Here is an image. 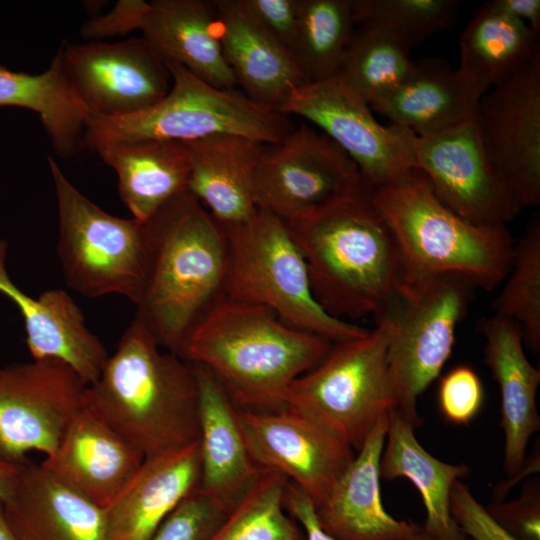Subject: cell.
<instances>
[{"label": "cell", "mask_w": 540, "mask_h": 540, "mask_svg": "<svg viewBox=\"0 0 540 540\" xmlns=\"http://www.w3.org/2000/svg\"><path fill=\"white\" fill-rule=\"evenodd\" d=\"M331 346L264 306L220 296L190 331L180 357L206 368L236 408L264 413L286 407L290 385Z\"/></svg>", "instance_id": "obj_1"}, {"label": "cell", "mask_w": 540, "mask_h": 540, "mask_svg": "<svg viewBox=\"0 0 540 540\" xmlns=\"http://www.w3.org/2000/svg\"><path fill=\"white\" fill-rule=\"evenodd\" d=\"M371 200L398 251L397 294L414 293L447 277L490 291L507 277L515 250L507 227L462 218L438 199L420 171L374 188Z\"/></svg>", "instance_id": "obj_2"}, {"label": "cell", "mask_w": 540, "mask_h": 540, "mask_svg": "<svg viewBox=\"0 0 540 540\" xmlns=\"http://www.w3.org/2000/svg\"><path fill=\"white\" fill-rule=\"evenodd\" d=\"M372 190L285 222L304 257L315 300L344 321L377 320L398 291V251Z\"/></svg>", "instance_id": "obj_3"}, {"label": "cell", "mask_w": 540, "mask_h": 540, "mask_svg": "<svg viewBox=\"0 0 540 540\" xmlns=\"http://www.w3.org/2000/svg\"><path fill=\"white\" fill-rule=\"evenodd\" d=\"M85 403L145 458L199 439L195 365L164 351L135 317Z\"/></svg>", "instance_id": "obj_4"}, {"label": "cell", "mask_w": 540, "mask_h": 540, "mask_svg": "<svg viewBox=\"0 0 540 540\" xmlns=\"http://www.w3.org/2000/svg\"><path fill=\"white\" fill-rule=\"evenodd\" d=\"M144 224L148 267L135 318L163 350L180 356L194 325L221 296L226 236L188 191Z\"/></svg>", "instance_id": "obj_5"}, {"label": "cell", "mask_w": 540, "mask_h": 540, "mask_svg": "<svg viewBox=\"0 0 540 540\" xmlns=\"http://www.w3.org/2000/svg\"><path fill=\"white\" fill-rule=\"evenodd\" d=\"M222 229L227 266L221 296L264 306L287 325L332 344L368 332L332 317L317 303L304 257L283 220L259 209L249 222Z\"/></svg>", "instance_id": "obj_6"}, {"label": "cell", "mask_w": 540, "mask_h": 540, "mask_svg": "<svg viewBox=\"0 0 540 540\" xmlns=\"http://www.w3.org/2000/svg\"><path fill=\"white\" fill-rule=\"evenodd\" d=\"M172 84L153 106L119 118H90L84 146L141 139L187 142L235 135L269 146L293 129L287 115L243 92L217 88L179 64L166 62Z\"/></svg>", "instance_id": "obj_7"}, {"label": "cell", "mask_w": 540, "mask_h": 540, "mask_svg": "<svg viewBox=\"0 0 540 540\" xmlns=\"http://www.w3.org/2000/svg\"><path fill=\"white\" fill-rule=\"evenodd\" d=\"M57 213V255L68 287L82 296L120 295L137 304L146 279L145 224L111 215L81 193L48 157Z\"/></svg>", "instance_id": "obj_8"}, {"label": "cell", "mask_w": 540, "mask_h": 540, "mask_svg": "<svg viewBox=\"0 0 540 540\" xmlns=\"http://www.w3.org/2000/svg\"><path fill=\"white\" fill-rule=\"evenodd\" d=\"M332 344L314 368L290 385L286 405L316 419L357 452L379 420L397 408L387 366L390 323Z\"/></svg>", "instance_id": "obj_9"}, {"label": "cell", "mask_w": 540, "mask_h": 540, "mask_svg": "<svg viewBox=\"0 0 540 540\" xmlns=\"http://www.w3.org/2000/svg\"><path fill=\"white\" fill-rule=\"evenodd\" d=\"M472 289L456 278L438 279L414 293L396 295L382 315L390 323L387 366L396 409L415 428L422 423L418 397L449 359Z\"/></svg>", "instance_id": "obj_10"}, {"label": "cell", "mask_w": 540, "mask_h": 540, "mask_svg": "<svg viewBox=\"0 0 540 540\" xmlns=\"http://www.w3.org/2000/svg\"><path fill=\"white\" fill-rule=\"evenodd\" d=\"M372 189L342 148L307 125L264 146L255 177L258 208L284 222Z\"/></svg>", "instance_id": "obj_11"}, {"label": "cell", "mask_w": 540, "mask_h": 540, "mask_svg": "<svg viewBox=\"0 0 540 540\" xmlns=\"http://www.w3.org/2000/svg\"><path fill=\"white\" fill-rule=\"evenodd\" d=\"M315 124L342 148L374 189L414 170L413 134L380 124L369 105L338 75L295 89L278 109Z\"/></svg>", "instance_id": "obj_12"}, {"label": "cell", "mask_w": 540, "mask_h": 540, "mask_svg": "<svg viewBox=\"0 0 540 540\" xmlns=\"http://www.w3.org/2000/svg\"><path fill=\"white\" fill-rule=\"evenodd\" d=\"M86 388L57 360L0 367V459L20 464L32 451L51 457L85 404Z\"/></svg>", "instance_id": "obj_13"}, {"label": "cell", "mask_w": 540, "mask_h": 540, "mask_svg": "<svg viewBox=\"0 0 540 540\" xmlns=\"http://www.w3.org/2000/svg\"><path fill=\"white\" fill-rule=\"evenodd\" d=\"M412 154L438 199L462 218L506 226L521 212L487 156L475 116L437 134L413 135Z\"/></svg>", "instance_id": "obj_14"}, {"label": "cell", "mask_w": 540, "mask_h": 540, "mask_svg": "<svg viewBox=\"0 0 540 540\" xmlns=\"http://www.w3.org/2000/svg\"><path fill=\"white\" fill-rule=\"evenodd\" d=\"M65 73L90 118H119L163 99L172 78L164 59L143 38L61 43Z\"/></svg>", "instance_id": "obj_15"}, {"label": "cell", "mask_w": 540, "mask_h": 540, "mask_svg": "<svg viewBox=\"0 0 540 540\" xmlns=\"http://www.w3.org/2000/svg\"><path fill=\"white\" fill-rule=\"evenodd\" d=\"M237 416L254 461L283 475L314 507L326 500L356 454L331 429L288 405L264 413L237 408Z\"/></svg>", "instance_id": "obj_16"}, {"label": "cell", "mask_w": 540, "mask_h": 540, "mask_svg": "<svg viewBox=\"0 0 540 540\" xmlns=\"http://www.w3.org/2000/svg\"><path fill=\"white\" fill-rule=\"evenodd\" d=\"M484 149L521 208L540 204V57L480 99Z\"/></svg>", "instance_id": "obj_17"}, {"label": "cell", "mask_w": 540, "mask_h": 540, "mask_svg": "<svg viewBox=\"0 0 540 540\" xmlns=\"http://www.w3.org/2000/svg\"><path fill=\"white\" fill-rule=\"evenodd\" d=\"M7 244L0 239V293L19 310L32 360L52 359L70 367L90 386L100 377L109 355L87 327L74 299L62 289L34 298L21 290L8 274Z\"/></svg>", "instance_id": "obj_18"}, {"label": "cell", "mask_w": 540, "mask_h": 540, "mask_svg": "<svg viewBox=\"0 0 540 540\" xmlns=\"http://www.w3.org/2000/svg\"><path fill=\"white\" fill-rule=\"evenodd\" d=\"M145 456L86 403L75 414L55 453L42 465L106 509L131 482Z\"/></svg>", "instance_id": "obj_19"}, {"label": "cell", "mask_w": 540, "mask_h": 540, "mask_svg": "<svg viewBox=\"0 0 540 540\" xmlns=\"http://www.w3.org/2000/svg\"><path fill=\"white\" fill-rule=\"evenodd\" d=\"M389 414L379 420L326 500L314 507L320 528L336 540H408L423 527L392 517L380 494V458Z\"/></svg>", "instance_id": "obj_20"}, {"label": "cell", "mask_w": 540, "mask_h": 540, "mask_svg": "<svg viewBox=\"0 0 540 540\" xmlns=\"http://www.w3.org/2000/svg\"><path fill=\"white\" fill-rule=\"evenodd\" d=\"M18 540H107L106 510L29 459L2 503Z\"/></svg>", "instance_id": "obj_21"}, {"label": "cell", "mask_w": 540, "mask_h": 540, "mask_svg": "<svg viewBox=\"0 0 540 540\" xmlns=\"http://www.w3.org/2000/svg\"><path fill=\"white\" fill-rule=\"evenodd\" d=\"M189 156L188 192L222 228L249 222L259 208L255 177L265 145L235 135L183 142Z\"/></svg>", "instance_id": "obj_22"}, {"label": "cell", "mask_w": 540, "mask_h": 540, "mask_svg": "<svg viewBox=\"0 0 540 540\" xmlns=\"http://www.w3.org/2000/svg\"><path fill=\"white\" fill-rule=\"evenodd\" d=\"M480 330L485 363L500 388L503 465L512 476L523 466L528 442L540 429L536 403L540 371L527 359L521 328L513 320L494 314L481 321Z\"/></svg>", "instance_id": "obj_23"}, {"label": "cell", "mask_w": 540, "mask_h": 540, "mask_svg": "<svg viewBox=\"0 0 540 540\" xmlns=\"http://www.w3.org/2000/svg\"><path fill=\"white\" fill-rule=\"evenodd\" d=\"M194 365L199 383L200 488L230 513L263 468L249 452L236 406L206 368Z\"/></svg>", "instance_id": "obj_24"}, {"label": "cell", "mask_w": 540, "mask_h": 540, "mask_svg": "<svg viewBox=\"0 0 540 540\" xmlns=\"http://www.w3.org/2000/svg\"><path fill=\"white\" fill-rule=\"evenodd\" d=\"M199 442L147 457L107 507V540H148L161 522L200 486Z\"/></svg>", "instance_id": "obj_25"}, {"label": "cell", "mask_w": 540, "mask_h": 540, "mask_svg": "<svg viewBox=\"0 0 540 540\" xmlns=\"http://www.w3.org/2000/svg\"><path fill=\"white\" fill-rule=\"evenodd\" d=\"M223 56L250 99L279 109L307 83L294 56L250 15L241 0H215Z\"/></svg>", "instance_id": "obj_26"}, {"label": "cell", "mask_w": 540, "mask_h": 540, "mask_svg": "<svg viewBox=\"0 0 540 540\" xmlns=\"http://www.w3.org/2000/svg\"><path fill=\"white\" fill-rule=\"evenodd\" d=\"M487 91L447 62L425 58L414 62L404 82L370 108L392 125L424 137L474 117Z\"/></svg>", "instance_id": "obj_27"}, {"label": "cell", "mask_w": 540, "mask_h": 540, "mask_svg": "<svg viewBox=\"0 0 540 540\" xmlns=\"http://www.w3.org/2000/svg\"><path fill=\"white\" fill-rule=\"evenodd\" d=\"M140 31L165 62L179 64L217 88L237 85L223 56L214 1H151Z\"/></svg>", "instance_id": "obj_28"}, {"label": "cell", "mask_w": 540, "mask_h": 540, "mask_svg": "<svg viewBox=\"0 0 540 540\" xmlns=\"http://www.w3.org/2000/svg\"><path fill=\"white\" fill-rule=\"evenodd\" d=\"M91 150L115 171L120 198L139 221H147L166 203L188 191L190 164L183 142L115 141Z\"/></svg>", "instance_id": "obj_29"}, {"label": "cell", "mask_w": 540, "mask_h": 540, "mask_svg": "<svg viewBox=\"0 0 540 540\" xmlns=\"http://www.w3.org/2000/svg\"><path fill=\"white\" fill-rule=\"evenodd\" d=\"M414 430L396 408L390 411L380 458V478L405 477L415 485L426 511L422 527L433 539L466 540L450 515L449 502L454 483L468 472V467L435 458L419 443Z\"/></svg>", "instance_id": "obj_30"}, {"label": "cell", "mask_w": 540, "mask_h": 540, "mask_svg": "<svg viewBox=\"0 0 540 540\" xmlns=\"http://www.w3.org/2000/svg\"><path fill=\"white\" fill-rule=\"evenodd\" d=\"M3 106L36 112L60 157L70 158L84 147L90 114L65 73L61 46L40 74L0 66V107Z\"/></svg>", "instance_id": "obj_31"}, {"label": "cell", "mask_w": 540, "mask_h": 540, "mask_svg": "<svg viewBox=\"0 0 540 540\" xmlns=\"http://www.w3.org/2000/svg\"><path fill=\"white\" fill-rule=\"evenodd\" d=\"M539 35L486 2L460 37L458 70L489 90L540 57Z\"/></svg>", "instance_id": "obj_32"}, {"label": "cell", "mask_w": 540, "mask_h": 540, "mask_svg": "<svg viewBox=\"0 0 540 540\" xmlns=\"http://www.w3.org/2000/svg\"><path fill=\"white\" fill-rule=\"evenodd\" d=\"M412 47L390 32L359 25L336 75L370 107L409 76Z\"/></svg>", "instance_id": "obj_33"}, {"label": "cell", "mask_w": 540, "mask_h": 540, "mask_svg": "<svg viewBox=\"0 0 540 540\" xmlns=\"http://www.w3.org/2000/svg\"><path fill=\"white\" fill-rule=\"evenodd\" d=\"M355 27L350 0H299L293 55L307 83L337 74Z\"/></svg>", "instance_id": "obj_34"}, {"label": "cell", "mask_w": 540, "mask_h": 540, "mask_svg": "<svg viewBox=\"0 0 540 540\" xmlns=\"http://www.w3.org/2000/svg\"><path fill=\"white\" fill-rule=\"evenodd\" d=\"M287 482L280 473L262 469L207 540H305L303 528L285 509Z\"/></svg>", "instance_id": "obj_35"}, {"label": "cell", "mask_w": 540, "mask_h": 540, "mask_svg": "<svg viewBox=\"0 0 540 540\" xmlns=\"http://www.w3.org/2000/svg\"><path fill=\"white\" fill-rule=\"evenodd\" d=\"M494 300V314L513 320L521 328L524 344L540 349V220L534 219L515 243L511 269Z\"/></svg>", "instance_id": "obj_36"}, {"label": "cell", "mask_w": 540, "mask_h": 540, "mask_svg": "<svg viewBox=\"0 0 540 540\" xmlns=\"http://www.w3.org/2000/svg\"><path fill=\"white\" fill-rule=\"evenodd\" d=\"M356 26L382 28L414 47L457 21L455 0H350Z\"/></svg>", "instance_id": "obj_37"}, {"label": "cell", "mask_w": 540, "mask_h": 540, "mask_svg": "<svg viewBox=\"0 0 540 540\" xmlns=\"http://www.w3.org/2000/svg\"><path fill=\"white\" fill-rule=\"evenodd\" d=\"M228 514L199 486L170 512L148 540H207Z\"/></svg>", "instance_id": "obj_38"}, {"label": "cell", "mask_w": 540, "mask_h": 540, "mask_svg": "<svg viewBox=\"0 0 540 540\" xmlns=\"http://www.w3.org/2000/svg\"><path fill=\"white\" fill-rule=\"evenodd\" d=\"M483 397L481 380L469 366H456L440 380V410L451 423H469L480 411Z\"/></svg>", "instance_id": "obj_39"}, {"label": "cell", "mask_w": 540, "mask_h": 540, "mask_svg": "<svg viewBox=\"0 0 540 540\" xmlns=\"http://www.w3.org/2000/svg\"><path fill=\"white\" fill-rule=\"evenodd\" d=\"M449 509L459 531L470 540H517L459 480L451 489Z\"/></svg>", "instance_id": "obj_40"}, {"label": "cell", "mask_w": 540, "mask_h": 540, "mask_svg": "<svg viewBox=\"0 0 540 540\" xmlns=\"http://www.w3.org/2000/svg\"><path fill=\"white\" fill-rule=\"evenodd\" d=\"M486 509L517 540H540V488L538 483L526 487L515 500L494 502Z\"/></svg>", "instance_id": "obj_41"}, {"label": "cell", "mask_w": 540, "mask_h": 540, "mask_svg": "<svg viewBox=\"0 0 540 540\" xmlns=\"http://www.w3.org/2000/svg\"><path fill=\"white\" fill-rule=\"evenodd\" d=\"M241 2L257 23L293 55L299 0H241Z\"/></svg>", "instance_id": "obj_42"}, {"label": "cell", "mask_w": 540, "mask_h": 540, "mask_svg": "<svg viewBox=\"0 0 540 540\" xmlns=\"http://www.w3.org/2000/svg\"><path fill=\"white\" fill-rule=\"evenodd\" d=\"M148 9L149 2L143 0H120L107 14L86 21L80 34L87 40L97 41L140 30Z\"/></svg>", "instance_id": "obj_43"}, {"label": "cell", "mask_w": 540, "mask_h": 540, "mask_svg": "<svg viewBox=\"0 0 540 540\" xmlns=\"http://www.w3.org/2000/svg\"><path fill=\"white\" fill-rule=\"evenodd\" d=\"M286 511L301 525L305 540H336L326 534L319 526L313 502L296 485L287 482L284 496ZM408 540H435L424 529L421 533Z\"/></svg>", "instance_id": "obj_44"}, {"label": "cell", "mask_w": 540, "mask_h": 540, "mask_svg": "<svg viewBox=\"0 0 540 540\" xmlns=\"http://www.w3.org/2000/svg\"><path fill=\"white\" fill-rule=\"evenodd\" d=\"M488 2L496 10L525 23L540 33L539 0H492Z\"/></svg>", "instance_id": "obj_45"}, {"label": "cell", "mask_w": 540, "mask_h": 540, "mask_svg": "<svg viewBox=\"0 0 540 540\" xmlns=\"http://www.w3.org/2000/svg\"><path fill=\"white\" fill-rule=\"evenodd\" d=\"M20 464H14L0 459V502L2 503L9 498L14 490Z\"/></svg>", "instance_id": "obj_46"}, {"label": "cell", "mask_w": 540, "mask_h": 540, "mask_svg": "<svg viewBox=\"0 0 540 540\" xmlns=\"http://www.w3.org/2000/svg\"><path fill=\"white\" fill-rule=\"evenodd\" d=\"M539 452L537 450V453H534L533 456L530 458L529 463L523 464V466L520 468V470L512 475L511 477L514 478L512 480L507 481L506 484H500L495 488L493 497L496 500L495 502L501 501L505 494L512 488V486L517 483L520 478L524 475H528L530 472H535L536 470H539Z\"/></svg>", "instance_id": "obj_47"}, {"label": "cell", "mask_w": 540, "mask_h": 540, "mask_svg": "<svg viewBox=\"0 0 540 540\" xmlns=\"http://www.w3.org/2000/svg\"><path fill=\"white\" fill-rule=\"evenodd\" d=\"M0 540H18L8 524L2 502H0Z\"/></svg>", "instance_id": "obj_48"}, {"label": "cell", "mask_w": 540, "mask_h": 540, "mask_svg": "<svg viewBox=\"0 0 540 540\" xmlns=\"http://www.w3.org/2000/svg\"><path fill=\"white\" fill-rule=\"evenodd\" d=\"M466 540H470V539L466 537Z\"/></svg>", "instance_id": "obj_49"}]
</instances>
